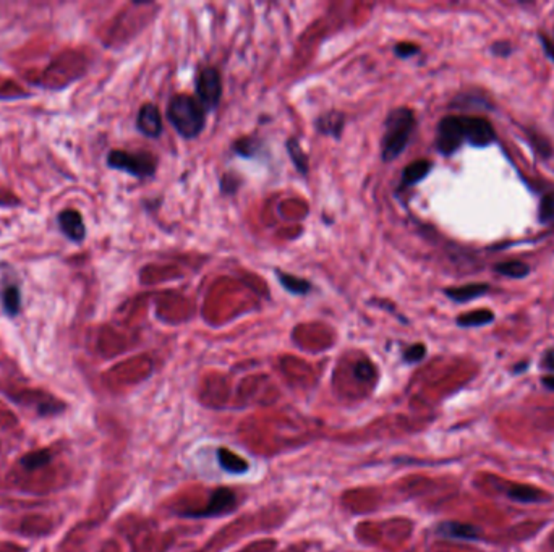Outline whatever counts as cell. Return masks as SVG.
<instances>
[{
  "label": "cell",
  "instance_id": "cell-22",
  "mask_svg": "<svg viewBox=\"0 0 554 552\" xmlns=\"http://www.w3.org/2000/svg\"><path fill=\"white\" fill-rule=\"evenodd\" d=\"M538 217L541 224H554V193L546 194L540 203Z\"/></svg>",
  "mask_w": 554,
  "mask_h": 552
},
{
  "label": "cell",
  "instance_id": "cell-4",
  "mask_svg": "<svg viewBox=\"0 0 554 552\" xmlns=\"http://www.w3.org/2000/svg\"><path fill=\"white\" fill-rule=\"evenodd\" d=\"M23 308V290L17 270L13 266L0 263V309L10 319L20 316Z\"/></svg>",
  "mask_w": 554,
  "mask_h": 552
},
{
  "label": "cell",
  "instance_id": "cell-17",
  "mask_svg": "<svg viewBox=\"0 0 554 552\" xmlns=\"http://www.w3.org/2000/svg\"><path fill=\"white\" fill-rule=\"evenodd\" d=\"M495 321V313L491 309H475L470 313L461 314L457 318V325L461 328H478V325H486Z\"/></svg>",
  "mask_w": 554,
  "mask_h": 552
},
{
  "label": "cell",
  "instance_id": "cell-24",
  "mask_svg": "<svg viewBox=\"0 0 554 552\" xmlns=\"http://www.w3.org/2000/svg\"><path fill=\"white\" fill-rule=\"evenodd\" d=\"M425 355H426V347H425V345H423V344H415V345H412V347H409V348L405 350L404 360L409 361V363H417V361H420V360L425 358Z\"/></svg>",
  "mask_w": 554,
  "mask_h": 552
},
{
  "label": "cell",
  "instance_id": "cell-18",
  "mask_svg": "<svg viewBox=\"0 0 554 552\" xmlns=\"http://www.w3.org/2000/svg\"><path fill=\"white\" fill-rule=\"evenodd\" d=\"M287 146V153L290 155V160L294 162V165L299 170L300 174H308V169H310V164H308V155L304 149H301L299 139L297 138H289L285 143Z\"/></svg>",
  "mask_w": 554,
  "mask_h": 552
},
{
  "label": "cell",
  "instance_id": "cell-23",
  "mask_svg": "<svg viewBox=\"0 0 554 552\" xmlns=\"http://www.w3.org/2000/svg\"><path fill=\"white\" fill-rule=\"evenodd\" d=\"M528 137H530V143L533 144V148L538 151V154H541V158H550L553 154V149L545 138L533 132H528Z\"/></svg>",
  "mask_w": 554,
  "mask_h": 552
},
{
  "label": "cell",
  "instance_id": "cell-16",
  "mask_svg": "<svg viewBox=\"0 0 554 552\" xmlns=\"http://www.w3.org/2000/svg\"><path fill=\"white\" fill-rule=\"evenodd\" d=\"M276 277L279 279V282L282 287H284L287 292L294 293V295H306L311 292L313 285L308 282L306 279H301L299 275L284 273V270L276 269Z\"/></svg>",
  "mask_w": 554,
  "mask_h": 552
},
{
  "label": "cell",
  "instance_id": "cell-21",
  "mask_svg": "<svg viewBox=\"0 0 554 552\" xmlns=\"http://www.w3.org/2000/svg\"><path fill=\"white\" fill-rule=\"evenodd\" d=\"M49 461H50L49 452L38 450V452H31V454L24 455L22 459V465L28 471H33V470H38V468H43V466H46Z\"/></svg>",
  "mask_w": 554,
  "mask_h": 552
},
{
  "label": "cell",
  "instance_id": "cell-7",
  "mask_svg": "<svg viewBox=\"0 0 554 552\" xmlns=\"http://www.w3.org/2000/svg\"><path fill=\"white\" fill-rule=\"evenodd\" d=\"M57 225L60 233L68 242L75 245H82L87 240V224L80 210L77 209H63L57 214Z\"/></svg>",
  "mask_w": 554,
  "mask_h": 552
},
{
  "label": "cell",
  "instance_id": "cell-5",
  "mask_svg": "<svg viewBox=\"0 0 554 552\" xmlns=\"http://www.w3.org/2000/svg\"><path fill=\"white\" fill-rule=\"evenodd\" d=\"M195 89L196 96H198V102L203 105L204 110L216 109L220 98H223V79H220V73L213 67L203 68L198 73V77H196Z\"/></svg>",
  "mask_w": 554,
  "mask_h": 552
},
{
  "label": "cell",
  "instance_id": "cell-28",
  "mask_svg": "<svg viewBox=\"0 0 554 552\" xmlns=\"http://www.w3.org/2000/svg\"><path fill=\"white\" fill-rule=\"evenodd\" d=\"M541 368L554 373V348L545 351V355L541 358Z\"/></svg>",
  "mask_w": 554,
  "mask_h": 552
},
{
  "label": "cell",
  "instance_id": "cell-1",
  "mask_svg": "<svg viewBox=\"0 0 554 552\" xmlns=\"http://www.w3.org/2000/svg\"><path fill=\"white\" fill-rule=\"evenodd\" d=\"M415 114L409 107L391 110L384 122V135L381 139V158L391 162L404 153L415 128Z\"/></svg>",
  "mask_w": 554,
  "mask_h": 552
},
{
  "label": "cell",
  "instance_id": "cell-6",
  "mask_svg": "<svg viewBox=\"0 0 554 552\" xmlns=\"http://www.w3.org/2000/svg\"><path fill=\"white\" fill-rule=\"evenodd\" d=\"M465 135H463L462 117H444L437 125L436 148L441 154L451 155L462 146Z\"/></svg>",
  "mask_w": 554,
  "mask_h": 552
},
{
  "label": "cell",
  "instance_id": "cell-20",
  "mask_svg": "<svg viewBox=\"0 0 554 552\" xmlns=\"http://www.w3.org/2000/svg\"><path fill=\"white\" fill-rule=\"evenodd\" d=\"M219 457V463L223 465V468L225 471H230V473H245L248 470V463L240 457H237L235 454H232L227 449H219L218 450Z\"/></svg>",
  "mask_w": 554,
  "mask_h": 552
},
{
  "label": "cell",
  "instance_id": "cell-3",
  "mask_svg": "<svg viewBox=\"0 0 554 552\" xmlns=\"http://www.w3.org/2000/svg\"><path fill=\"white\" fill-rule=\"evenodd\" d=\"M105 164L110 169L120 170L132 177L148 178L153 177L158 169V159L151 153H128L122 149H112L107 154Z\"/></svg>",
  "mask_w": 554,
  "mask_h": 552
},
{
  "label": "cell",
  "instance_id": "cell-26",
  "mask_svg": "<svg viewBox=\"0 0 554 552\" xmlns=\"http://www.w3.org/2000/svg\"><path fill=\"white\" fill-rule=\"evenodd\" d=\"M355 374L359 376L360 379H368L375 376V368H373L370 361H360V363L355 366Z\"/></svg>",
  "mask_w": 554,
  "mask_h": 552
},
{
  "label": "cell",
  "instance_id": "cell-29",
  "mask_svg": "<svg viewBox=\"0 0 554 552\" xmlns=\"http://www.w3.org/2000/svg\"><path fill=\"white\" fill-rule=\"evenodd\" d=\"M540 43H541L543 49H545V52H546L548 57H550L551 60H554V41H551V39L548 38L546 34H540Z\"/></svg>",
  "mask_w": 554,
  "mask_h": 552
},
{
  "label": "cell",
  "instance_id": "cell-31",
  "mask_svg": "<svg viewBox=\"0 0 554 552\" xmlns=\"http://www.w3.org/2000/svg\"><path fill=\"white\" fill-rule=\"evenodd\" d=\"M523 368H527V363H522L521 366H516V369H514V371H516V373H522Z\"/></svg>",
  "mask_w": 554,
  "mask_h": 552
},
{
  "label": "cell",
  "instance_id": "cell-25",
  "mask_svg": "<svg viewBox=\"0 0 554 552\" xmlns=\"http://www.w3.org/2000/svg\"><path fill=\"white\" fill-rule=\"evenodd\" d=\"M418 50L420 49H418V46L414 43H399V44H396V47H394L396 55L400 59L414 57V55L418 54Z\"/></svg>",
  "mask_w": 554,
  "mask_h": 552
},
{
  "label": "cell",
  "instance_id": "cell-13",
  "mask_svg": "<svg viewBox=\"0 0 554 552\" xmlns=\"http://www.w3.org/2000/svg\"><path fill=\"white\" fill-rule=\"evenodd\" d=\"M344 123H345L344 114L331 110V112L320 115L318 120H316V130H318L321 135H327V137L339 139L342 130H344Z\"/></svg>",
  "mask_w": 554,
  "mask_h": 552
},
{
  "label": "cell",
  "instance_id": "cell-2",
  "mask_svg": "<svg viewBox=\"0 0 554 552\" xmlns=\"http://www.w3.org/2000/svg\"><path fill=\"white\" fill-rule=\"evenodd\" d=\"M167 118L180 137L193 139L203 132L206 123V110L198 99L188 94H175L167 107Z\"/></svg>",
  "mask_w": 554,
  "mask_h": 552
},
{
  "label": "cell",
  "instance_id": "cell-8",
  "mask_svg": "<svg viewBox=\"0 0 554 552\" xmlns=\"http://www.w3.org/2000/svg\"><path fill=\"white\" fill-rule=\"evenodd\" d=\"M463 135L472 146L485 148L495 141V130L486 118L481 117H462Z\"/></svg>",
  "mask_w": 554,
  "mask_h": 552
},
{
  "label": "cell",
  "instance_id": "cell-10",
  "mask_svg": "<svg viewBox=\"0 0 554 552\" xmlns=\"http://www.w3.org/2000/svg\"><path fill=\"white\" fill-rule=\"evenodd\" d=\"M137 128L140 133L148 138H158L163 133V118H160L159 109L154 104L148 102L141 105L137 117Z\"/></svg>",
  "mask_w": 554,
  "mask_h": 552
},
{
  "label": "cell",
  "instance_id": "cell-11",
  "mask_svg": "<svg viewBox=\"0 0 554 552\" xmlns=\"http://www.w3.org/2000/svg\"><path fill=\"white\" fill-rule=\"evenodd\" d=\"M437 535L447 539L477 541L480 539L481 531L472 523H461V521H444L437 526Z\"/></svg>",
  "mask_w": 554,
  "mask_h": 552
},
{
  "label": "cell",
  "instance_id": "cell-27",
  "mask_svg": "<svg viewBox=\"0 0 554 552\" xmlns=\"http://www.w3.org/2000/svg\"><path fill=\"white\" fill-rule=\"evenodd\" d=\"M491 52L497 55V57H507L512 54V46L507 41H497L491 46Z\"/></svg>",
  "mask_w": 554,
  "mask_h": 552
},
{
  "label": "cell",
  "instance_id": "cell-12",
  "mask_svg": "<svg viewBox=\"0 0 554 552\" xmlns=\"http://www.w3.org/2000/svg\"><path fill=\"white\" fill-rule=\"evenodd\" d=\"M507 498L518 502V504H541V502L551 500V496L545 491L528 484H516L507 489Z\"/></svg>",
  "mask_w": 554,
  "mask_h": 552
},
{
  "label": "cell",
  "instance_id": "cell-15",
  "mask_svg": "<svg viewBox=\"0 0 554 552\" xmlns=\"http://www.w3.org/2000/svg\"><path fill=\"white\" fill-rule=\"evenodd\" d=\"M431 167H433L431 160L428 159L414 160V162L407 165L404 172H402V178H400L402 187H412V185L421 182V180L430 174Z\"/></svg>",
  "mask_w": 554,
  "mask_h": 552
},
{
  "label": "cell",
  "instance_id": "cell-14",
  "mask_svg": "<svg viewBox=\"0 0 554 552\" xmlns=\"http://www.w3.org/2000/svg\"><path fill=\"white\" fill-rule=\"evenodd\" d=\"M488 292H490V285L488 284H468V285H463V287H454V289L444 290V293L447 295V297H449L452 301H457V303L472 301Z\"/></svg>",
  "mask_w": 554,
  "mask_h": 552
},
{
  "label": "cell",
  "instance_id": "cell-9",
  "mask_svg": "<svg viewBox=\"0 0 554 552\" xmlns=\"http://www.w3.org/2000/svg\"><path fill=\"white\" fill-rule=\"evenodd\" d=\"M237 507V496L232 493L227 488H219L216 489L213 496H211L209 504L204 507L203 510H196V512H188V516H218L224 514H230Z\"/></svg>",
  "mask_w": 554,
  "mask_h": 552
},
{
  "label": "cell",
  "instance_id": "cell-30",
  "mask_svg": "<svg viewBox=\"0 0 554 552\" xmlns=\"http://www.w3.org/2000/svg\"><path fill=\"white\" fill-rule=\"evenodd\" d=\"M541 384L545 385L546 389L554 390V374H550V376H545V378H541Z\"/></svg>",
  "mask_w": 554,
  "mask_h": 552
},
{
  "label": "cell",
  "instance_id": "cell-19",
  "mask_svg": "<svg viewBox=\"0 0 554 552\" xmlns=\"http://www.w3.org/2000/svg\"><path fill=\"white\" fill-rule=\"evenodd\" d=\"M496 273H500L501 275H506V277L511 279H523L530 274V266L523 263V261H504V263H500L495 266Z\"/></svg>",
  "mask_w": 554,
  "mask_h": 552
}]
</instances>
